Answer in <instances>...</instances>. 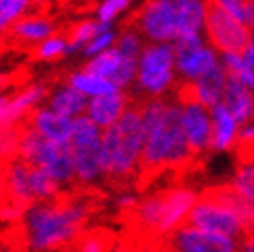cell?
Here are the masks:
<instances>
[{
    "mask_svg": "<svg viewBox=\"0 0 254 252\" xmlns=\"http://www.w3.org/2000/svg\"><path fill=\"white\" fill-rule=\"evenodd\" d=\"M205 33L215 52L225 54H244L250 44V27L240 23L232 15H227L215 2L207 0V17H205Z\"/></svg>",
    "mask_w": 254,
    "mask_h": 252,
    "instance_id": "obj_9",
    "label": "cell"
},
{
    "mask_svg": "<svg viewBox=\"0 0 254 252\" xmlns=\"http://www.w3.org/2000/svg\"><path fill=\"white\" fill-rule=\"evenodd\" d=\"M221 66L225 68L227 77L242 83L246 89L254 93V66L244 58V54H225L221 56Z\"/></svg>",
    "mask_w": 254,
    "mask_h": 252,
    "instance_id": "obj_23",
    "label": "cell"
},
{
    "mask_svg": "<svg viewBox=\"0 0 254 252\" xmlns=\"http://www.w3.org/2000/svg\"><path fill=\"white\" fill-rule=\"evenodd\" d=\"M172 46L176 56V70L184 83H196L221 66L217 52L202 42V37H182Z\"/></svg>",
    "mask_w": 254,
    "mask_h": 252,
    "instance_id": "obj_10",
    "label": "cell"
},
{
    "mask_svg": "<svg viewBox=\"0 0 254 252\" xmlns=\"http://www.w3.org/2000/svg\"><path fill=\"white\" fill-rule=\"evenodd\" d=\"M130 104H132L130 93L116 91V93H110V95H104V97L89 99L85 116L91 120L97 128L108 130L124 116V112L130 108Z\"/></svg>",
    "mask_w": 254,
    "mask_h": 252,
    "instance_id": "obj_15",
    "label": "cell"
},
{
    "mask_svg": "<svg viewBox=\"0 0 254 252\" xmlns=\"http://www.w3.org/2000/svg\"><path fill=\"white\" fill-rule=\"evenodd\" d=\"M182 106V126L186 141L196 159L213 151V118L211 110L198 102H186Z\"/></svg>",
    "mask_w": 254,
    "mask_h": 252,
    "instance_id": "obj_12",
    "label": "cell"
},
{
    "mask_svg": "<svg viewBox=\"0 0 254 252\" xmlns=\"http://www.w3.org/2000/svg\"><path fill=\"white\" fill-rule=\"evenodd\" d=\"M252 236H254V232H252Z\"/></svg>",
    "mask_w": 254,
    "mask_h": 252,
    "instance_id": "obj_43",
    "label": "cell"
},
{
    "mask_svg": "<svg viewBox=\"0 0 254 252\" xmlns=\"http://www.w3.org/2000/svg\"><path fill=\"white\" fill-rule=\"evenodd\" d=\"M244 58L250 62V64L254 66V31H252V35H250V44H248V48H246V52H244Z\"/></svg>",
    "mask_w": 254,
    "mask_h": 252,
    "instance_id": "obj_39",
    "label": "cell"
},
{
    "mask_svg": "<svg viewBox=\"0 0 254 252\" xmlns=\"http://www.w3.org/2000/svg\"><path fill=\"white\" fill-rule=\"evenodd\" d=\"M188 223L205 232L230 236L234 240H242L244 236H248L246 223L238 215V211L215 192V188H207L202 194H198Z\"/></svg>",
    "mask_w": 254,
    "mask_h": 252,
    "instance_id": "obj_8",
    "label": "cell"
},
{
    "mask_svg": "<svg viewBox=\"0 0 254 252\" xmlns=\"http://www.w3.org/2000/svg\"><path fill=\"white\" fill-rule=\"evenodd\" d=\"M66 85H70L72 89H77L81 95H85L87 99H95V97H104L110 93H116L122 91L118 89L112 81L99 77V74H93L89 70H74L66 77Z\"/></svg>",
    "mask_w": 254,
    "mask_h": 252,
    "instance_id": "obj_20",
    "label": "cell"
},
{
    "mask_svg": "<svg viewBox=\"0 0 254 252\" xmlns=\"http://www.w3.org/2000/svg\"><path fill=\"white\" fill-rule=\"evenodd\" d=\"M112 246V236L104 230H91L83 232L81 238L72 244L77 252H108Z\"/></svg>",
    "mask_w": 254,
    "mask_h": 252,
    "instance_id": "obj_28",
    "label": "cell"
},
{
    "mask_svg": "<svg viewBox=\"0 0 254 252\" xmlns=\"http://www.w3.org/2000/svg\"><path fill=\"white\" fill-rule=\"evenodd\" d=\"M211 2H215L221 10H225L227 15H232L240 23L248 25V4H250V0H211Z\"/></svg>",
    "mask_w": 254,
    "mask_h": 252,
    "instance_id": "obj_32",
    "label": "cell"
},
{
    "mask_svg": "<svg viewBox=\"0 0 254 252\" xmlns=\"http://www.w3.org/2000/svg\"><path fill=\"white\" fill-rule=\"evenodd\" d=\"M4 180L8 198L17 200L25 207L37 203H52V200H58L60 196L66 194L64 188L50 178L44 170L23 159H15L8 166H4Z\"/></svg>",
    "mask_w": 254,
    "mask_h": 252,
    "instance_id": "obj_7",
    "label": "cell"
},
{
    "mask_svg": "<svg viewBox=\"0 0 254 252\" xmlns=\"http://www.w3.org/2000/svg\"><path fill=\"white\" fill-rule=\"evenodd\" d=\"M134 0H99L97 4V10H95V17L101 25L110 27V23L120 17L124 10H128L132 6Z\"/></svg>",
    "mask_w": 254,
    "mask_h": 252,
    "instance_id": "obj_30",
    "label": "cell"
},
{
    "mask_svg": "<svg viewBox=\"0 0 254 252\" xmlns=\"http://www.w3.org/2000/svg\"><path fill=\"white\" fill-rule=\"evenodd\" d=\"M248 27L250 31H254V0H250L248 4Z\"/></svg>",
    "mask_w": 254,
    "mask_h": 252,
    "instance_id": "obj_40",
    "label": "cell"
},
{
    "mask_svg": "<svg viewBox=\"0 0 254 252\" xmlns=\"http://www.w3.org/2000/svg\"><path fill=\"white\" fill-rule=\"evenodd\" d=\"M12 93L15 91H0V128L4 126H19L12 116Z\"/></svg>",
    "mask_w": 254,
    "mask_h": 252,
    "instance_id": "obj_34",
    "label": "cell"
},
{
    "mask_svg": "<svg viewBox=\"0 0 254 252\" xmlns=\"http://www.w3.org/2000/svg\"><path fill=\"white\" fill-rule=\"evenodd\" d=\"M159 252H168V250H163V248H161V244H159Z\"/></svg>",
    "mask_w": 254,
    "mask_h": 252,
    "instance_id": "obj_42",
    "label": "cell"
},
{
    "mask_svg": "<svg viewBox=\"0 0 254 252\" xmlns=\"http://www.w3.org/2000/svg\"><path fill=\"white\" fill-rule=\"evenodd\" d=\"M116 40H118V35L114 33L112 29H108V31H104V33H99L91 44H87V48L83 50V52H85L87 56L95 58V56H99V54L108 52V50H112L114 46H116Z\"/></svg>",
    "mask_w": 254,
    "mask_h": 252,
    "instance_id": "obj_31",
    "label": "cell"
},
{
    "mask_svg": "<svg viewBox=\"0 0 254 252\" xmlns=\"http://www.w3.org/2000/svg\"><path fill=\"white\" fill-rule=\"evenodd\" d=\"M29 207H25L21 203H17V200L12 198H6L2 205H0V221L4 223H21L25 213H27Z\"/></svg>",
    "mask_w": 254,
    "mask_h": 252,
    "instance_id": "obj_33",
    "label": "cell"
},
{
    "mask_svg": "<svg viewBox=\"0 0 254 252\" xmlns=\"http://www.w3.org/2000/svg\"><path fill=\"white\" fill-rule=\"evenodd\" d=\"M110 27L101 25L97 19H81L77 23H72L64 33L68 40V46H70V52L72 50H85L87 44H91L99 33H104Z\"/></svg>",
    "mask_w": 254,
    "mask_h": 252,
    "instance_id": "obj_22",
    "label": "cell"
},
{
    "mask_svg": "<svg viewBox=\"0 0 254 252\" xmlns=\"http://www.w3.org/2000/svg\"><path fill=\"white\" fill-rule=\"evenodd\" d=\"M56 35V23L52 17H48L46 12L33 10L27 12L23 19H19L6 33V42L12 46H21V48H35L42 42H46L48 37Z\"/></svg>",
    "mask_w": 254,
    "mask_h": 252,
    "instance_id": "obj_14",
    "label": "cell"
},
{
    "mask_svg": "<svg viewBox=\"0 0 254 252\" xmlns=\"http://www.w3.org/2000/svg\"><path fill=\"white\" fill-rule=\"evenodd\" d=\"M145 149L143 110L141 99H132L124 116L101 134L106 182L118 188H126L141 178V163Z\"/></svg>",
    "mask_w": 254,
    "mask_h": 252,
    "instance_id": "obj_3",
    "label": "cell"
},
{
    "mask_svg": "<svg viewBox=\"0 0 254 252\" xmlns=\"http://www.w3.org/2000/svg\"><path fill=\"white\" fill-rule=\"evenodd\" d=\"M25 122H27V126H31L37 134H42L44 138H48V141H52V143H70L74 120L56 114V112L50 110L48 106H40L37 110H33Z\"/></svg>",
    "mask_w": 254,
    "mask_h": 252,
    "instance_id": "obj_16",
    "label": "cell"
},
{
    "mask_svg": "<svg viewBox=\"0 0 254 252\" xmlns=\"http://www.w3.org/2000/svg\"><path fill=\"white\" fill-rule=\"evenodd\" d=\"M19 159L44 170L50 178L56 180L66 192L70 188H77L70 143L48 141L42 134H37L31 126H27V122L23 124V132H21Z\"/></svg>",
    "mask_w": 254,
    "mask_h": 252,
    "instance_id": "obj_4",
    "label": "cell"
},
{
    "mask_svg": "<svg viewBox=\"0 0 254 252\" xmlns=\"http://www.w3.org/2000/svg\"><path fill=\"white\" fill-rule=\"evenodd\" d=\"M60 252H77V250H74V248H72V246H68V248H62V250H60Z\"/></svg>",
    "mask_w": 254,
    "mask_h": 252,
    "instance_id": "obj_41",
    "label": "cell"
},
{
    "mask_svg": "<svg viewBox=\"0 0 254 252\" xmlns=\"http://www.w3.org/2000/svg\"><path fill=\"white\" fill-rule=\"evenodd\" d=\"M223 106L230 110V114L238 120L240 126L250 124V120L254 118V93L232 77H227Z\"/></svg>",
    "mask_w": 254,
    "mask_h": 252,
    "instance_id": "obj_18",
    "label": "cell"
},
{
    "mask_svg": "<svg viewBox=\"0 0 254 252\" xmlns=\"http://www.w3.org/2000/svg\"><path fill=\"white\" fill-rule=\"evenodd\" d=\"M238 252H254V236L248 234L238 242Z\"/></svg>",
    "mask_w": 254,
    "mask_h": 252,
    "instance_id": "obj_37",
    "label": "cell"
},
{
    "mask_svg": "<svg viewBox=\"0 0 254 252\" xmlns=\"http://www.w3.org/2000/svg\"><path fill=\"white\" fill-rule=\"evenodd\" d=\"M6 198H8V192H6V180H4V168L0 166V205H2Z\"/></svg>",
    "mask_w": 254,
    "mask_h": 252,
    "instance_id": "obj_38",
    "label": "cell"
},
{
    "mask_svg": "<svg viewBox=\"0 0 254 252\" xmlns=\"http://www.w3.org/2000/svg\"><path fill=\"white\" fill-rule=\"evenodd\" d=\"M145 149L141 163V178L147 182L163 170H184L196 157L190 151L182 126V106L172 97L141 99Z\"/></svg>",
    "mask_w": 254,
    "mask_h": 252,
    "instance_id": "obj_1",
    "label": "cell"
},
{
    "mask_svg": "<svg viewBox=\"0 0 254 252\" xmlns=\"http://www.w3.org/2000/svg\"><path fill=\"white\" fill-rule=\"evenodd\" d=\"M196 200L198 194L188 186L166 188V209H163V221L159 228V240L168 238L170 234L188 223V217L192 213Z\"/></svg>",
    "mask_w": 254,
    "mask_h": 252,
    "instance_id": "obj_13",
    "label": "cell"
},
{
    "mask_svg": "<svg viewBox=\"0 0 254 252\" xmlns=\"http://www.w3.org/2000/svg\"><path fill=\"white\" fill-rule=\"evenodd\" d=\"M232 188L242 194L246 200L254 205V163H240V168L234 174V180L230 182Z\"/></svg>",
    "mask_w": 254,
    "mask_h": 252,
    "instance_id": "obj_29",
    "label": "cell"
},
{
    "mask_svg": "<svg viewBox=\"0 0 254 252\" xmlns=\"http://www.w3.org/2000/svg\"><path fill=\"white\" fill-rule=\"evenodd\" d=\"M31 6L33 0H0V37H4L12 25L27 15Z\"/></svg>",
    "mask_w": 254,
    "mask_h": 252,
    "instance_id": "obj_24",
    "label": "cell"
},
{
    "mask_svg": "<svg viewBox=\"0 0 254 252\" xmlns=\"http://www.w3.org/2000/svg\"><path fill=\"white\" fill-rule=\"evenodd\" d=\"M48 108L50 110H54L56 114L60 116H64V118H79V116H85V112H87V97L81 95L77 89H72L70 85L66 83H62L58 85L56 89L50 91L48 95Z\"/></svg>",
    "mask_w": 254,
    "mask_h": 252,
    "instance_id": "obj_19",
    "label": "cell"
},
{
    "mask_svg": "<svg viewBox=\"0 0 254 252\" xmlns=\"http://www.w3.org/2000/svg\"><path fill=\"white\" fill-rule=\"evenodd\" d=\"M101 134H104V130L97 128L87 116L74 118L72 134H70V151H72L77 190H91L99 182H106Z\"/></svg>",
    "mask_w": 254,
    "mask_h": 252,
    "instance_id": "obj_5",
    "label": "cell"
},
{
    "mask_svg": "<svg viewBox=\"0 0 254 252\" xmlns=\"http://www.w3.org/2000/svg\"><path fill=\"white\" fill-rule=\"evenodd\" d=\"M138 99H159L174 89L176 56L172 44H149L136 62Z\"/></svg>",
    "mask_w": 254,
    "mask_h": 252,
    "instance_id": "obj_6",
    "label": "cell"
},
{
    "mask_svg": "<svg viewBox=\"0 0 254 252\" xmlns=\"http://www.w3.org/2000/svg\"><path fill=\"white\" fill-rule=\"evenodd\" d=\"M207 17V0H186L178 12V40L182 37H200Z\"/></svg>",
    "mask_w": 254,
    "mask_h": 252,
    "instance_id": "obj_21",
    "label": "cell"
},
{
    "mask_svg": "<svg viewBox=\"0 0 254 252\" xmlns=\"http://www.w3.org/2000/svg\"><path fill=\"white\" fill-rule=\"evenodd\" d=\"M91 211L87 192H66L52 203L31 205L21 221L25 242L33 252H60L81 238Z\"/></svg>",
    "mask_w": 254,
    "mask_h": 252,
    "instance_id": "obj_2",
    "label": "cell"
},
{
    "mask_svg": "<svg viewBox=\"0 0 254 252\" xmlns=\"http://www.w3.org/2000/svg\"><path fill=\"white\" fill-rule=\"evenodd\" d=\"M238 242L230 236L198 230L190 223L159 240L161 248L168 252H238Z\"/></svg>",
    "mask_w": 254,
    "mask_h": 252,
    "instance_id": "obj_11",
    "label": "cell"
},
{
    "mask_svg": "<svg viewBox=\"0 0 254 252\" xmlns=\"http://www.w3.org/2000/svg\"><path fill=\"white\" fill-rule=\"evenodd\" d=\"M114 48H116L118 52H120V56L138 62V56H141L143 50H145V42H143V35L138 33L136 29L126 27V29L118 35L116 46H114Z\"/></svg>",
    "mask_w": 254,
    "mask_h": 252,
    "instance_id": "obj_27",
    "label": "cell"
},
{
    "mask_svg": "<svg viewBox=\"0 0 254 252\" xmlns=\"http://www.w3.org/2000/svg\"><path fill=\"white\" fill-rule=\"evenodd\" d=\"M138 203H141V198H138V194H136V192L124 190V192H120V194H118V198H116V209L122 213V215L128 217L130 213L138 207Z\"/></svg>",
    "mask_w": 254,
    "mask_h": 252,
    "instance_id": "obj_35",
    "label": "cell"
},
{
    "mask_svg": "<svg viewBox=\"0 0 254 252\" xmlns=\"http://www.w3.org/2000/svg\"><path fill=\"white\" fill-rule=\"evenodd\" d=\"M21 132H23V124L0 128V166L2 168L12 163L15 159H19Z\"/></svg>",
    "mask_w": 254,
    "mask_h": 252,
    "instance_id": "obj_25",
    "label": "cell"
},
{
    "mask_svg": "<svg viewBox=\"0 0 254 252\" xmlns=\"http://www.w3.org/2000/svg\"><path fill=\"white\" fill-rule=\"evenodd\" d=\"M211 118H213V151H230L238 147L240 138V124L238 120L230 114V110L223 106L211 108Z\"/></svg>",
    "mask_w": 254,
    "mask_h": 252,
    "instance_id": "obj_17",
    "label": "cell"
},
{
    "mask_svg": "<svg viewBox=\"0 0 254 252\" xmlns=\"http://www.w3.org/2000/svg\"><path fill=\"white\" fill-rule=\"evenodd\" d=\"M238 147H250V149H254V124H246L244 128L240 130Z\"/></svg>",
    "mask_w": 254,
    "mask_h": 252,
    "instance_id": "obj_36",
    "label": "cell"
},
{
    "mask_svg": "<svg viewBox=\"0 0 254 252\" xmlns=\"http://www.w3.org/2000/svg\"><path fill=\"white\" fill-rule=\"evenodd\" d=\"M68 52H70V46H68V40L64 33H56L52 37H48L46 42H42L40 46L33 48V56L44 62H54Z\"/></svg>",
    "mask_w": 254,
    "mask_h": 252,
    "instance_id": "obj_26",
    "label": "cell"
}]
</instances>
